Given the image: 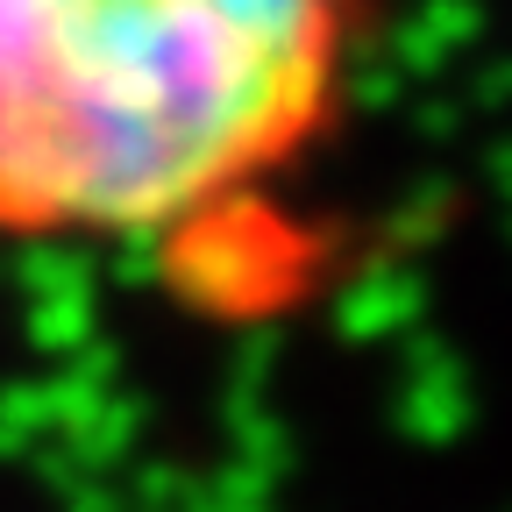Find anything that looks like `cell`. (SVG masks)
<instances>
[{
  "label": "cell",
  "mask_w": 512,
  "mask_h": 512,
  "mask_svg": "<svg viewBox=\"0 0 512 512\" xmlns=\"http://www.w3.org/2000/svg\"><path fill=\"white\" fill-rule=\"evenodd\" d=\"M370 0H0V242L228 256L335 128Z\"/></svg>",
  "instance_id": "cell-1"
}]
</instances>
